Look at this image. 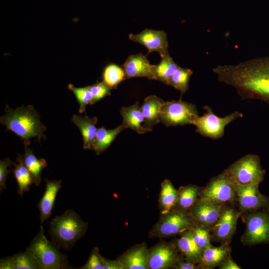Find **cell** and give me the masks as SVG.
Wrapping results in <instances>:
<instances>
[{
    "label": "cell",
    "instance_id": "obj_1",
    "mask_svg": "<svg viewBox=\"0 0 269 269\" xmlns=\"http://www.w3.org/2000/svg\"><path fill=\"white\" fill-rule=\"evenodd\" d=\"M212 71L219 81L234 87L242 100L256 99L269 105V57L218 65Z\"/></svg>",
    "mask_w": 269,
    "mask_h": 269
},
{
    "label": "cell",
    "instance_id": "obj_2",
    "mask_svg": "<svg viewBox=\"0 0 269 269\" xmlns=\"http://www.w3.org/2000/svg\"><path fill=\"white\" fill-rule=\"evenodd\" d=\"M5 114L0 117L1 124L19 136L25 146H28L32 137H37L39 142L46 139L44 132L46 127L40 121L38 112L31 105L16 108L12 110L6 106Z\"/></svg>",
    "mask_w": 269,
    "mask_h": 269
},
{
    "label": "cell",
    "instance_id": "obj_3",
    "mask_svg": "<svg viewBox=\"0 0 269 269\" xmlns=\"http://www.w3.org/2000/svg\"><path fill=\"white\" fill-rule=\"evenodd\" d=\"M87 226L75 211L68 210L51 220L49 233L56 247L68 251L84 236Z\"/></svg>",
    "mask_w": 269,
    "mask_h": 269
},
{
    "label": "cell",
    "instance_id": "obj_4",
    "mask_svg": "<svg viewBox=\"0 0 269 269\" xmlns=\"http://www.w3.org/2000/svg\"><path fill=\"white\" fill-rule=\"evenodd\" d=\"M53 242L44 234L42 225L37 235L26 249L36 260L40 269H60L69 268L66 256L62 254Z\"/></svg>",
    "mask_w": 269,
    "mask_h": 269
},
{
    "label": "cell",
    "instance_id": "obj_5",
    "mask_svg": "<svg viewBox=\"0 0 269 269\" xmlns=\"http://www.w3.org/2000/svg\"><path fill=\"white\" fill-rule=\"evenodd\" d=\"M196 223L189 210L175 207L167 213L160 214L159 220L150 230L149 237H170L190 229Z\"/></svg>",
    "mask_w": 269,
    "mask_h": 269
},
{
    "label": "cell",
    "instance_id": "obj_6",
    "mask_svg": "<svg viewBox=\"0 0 269 269\" xmlns=\"http://www.w3.org/2000/svg\"><path fill=\"white\" fill-rule=\"evenodd\" d=\"M236 184H260L264 179L265 170L260 157L248 154L234 162L225 170Z\"/></svg>",
    "mask_w": 269,
    "mask_h": 269
},
{
    "label": "cell",
    "instance_id": "obj_7",
    "mask_svg": "<svg viewBox=\"0 0 269 269\" xmlns=\"http://www.w3.org/2000/svg\"><path fill=\"white\" fill-rule=\"evenodd\" d=\"M199 197L222 206L234 203L237 201L235 183L225 170L212 178L206 186L200 189Z\"/></svg>",
    "mask_w": 269,
    "mask_h": 269
},
{
    "label": "cell",
    "instance_id": "obj_8",
    "mask_svg": "<svg viewBox=\"0 0 269 269\" xmlns=\"http://www.w3.org/2000/svg\"><path fill=\"white\" fill-rule=\"evenodd\" d=\"M198 116L195 105L180 99L165 102L161 109L159 121L167 127L193 125Z\"/></svg>",
    "mask_w": 269,
    "mask_h": 269
},
{
    "label": "cell",
    "instance_id": "obj_9",
    "mask_svg": "<svg viewBox=\"0 0 269 269\" xmlns=\"http://www.w3.org/2000/svg\"><path fill=\"white\" fill-rule=\"evenodd\" d=\"M203 109L205 113L203 116H198L193 125L196 127L197 133L212 139L222 137L225 127L237 119L243 117L242 113L235 111L221 118L215 115L209 106H205Z\"/></svg>",
    "mask_w": 269,
    "mask_h": 269
},
{
    "label": "cell",
    "instance_id": "obj_10",
    "mask_svg": "<svg viewBox=\"0 0 269 269\" xmlns=\"http://www.w3.org/2000/svg\"><path fill=\"white\" fill-rule=\"evenodd\" d=\"M246 229L241 241L245 245L269 243V213L266 211L252 212L244 217Z\"/></svg>",
    "mask_w": 269,
    "mask_h": 269
},
{
    "label": "cell",
    "instance_id": "obj_11",
    "mask_svg": "<svg viewBox=\"0 0 269 269\" xmlns=\"http://www.w3.org/2000/svg\"><path fill=\"white\" fill-rule=\"evenodd\" d=\"M181 259L175 244L161 241L148 249V264L150 269H173Z\"/></svg>",
    "mask_w": 269,
    "mask_h": 269
},
{
    "label": "cell",
    "instance_id": "obj_12",
    "mask_svg": "<svg viewBox=\"0 0 269 269\" xmlns=\"http://www.w3.org/2000/svg\"><path fill=\"white\" fill-rule=\"evenodd\" d=\"M259 184L240 185L235 183L240 212L269 207V197L262 194L259 190Z\"/></svg>",
    "mask_w": 269,
    "mask_h": 269
},
{
    "label": "cell",
    "instance_id": "obj_13",
    "mask_svg": "<svg viewBox=\"0 0 269 269\" xmlns=\"http://www.w3.org/2000/svg\"><path fill=\"white\" fill-rule=\"evenodd\" d=\"M241 213L233 208L224 206L219 218L212 229L211 239L223 243H229L235 233L237 220Z\"/></svg>",
    "mask_w": 269,
    "mask_h": 269
},
{
    "label": "cell",
    "instance_id": "obj_14",
    "mask_svg": "<svg viewBox=\"0 0 269 269\" xmlns=\"http://www.w3.org/2000/svg\"><path fill=\"white\" fill-rule=\"evenodd\" d=\"M223 206L199 198L189 211L197 223L212 230L219 218Z\"/></svg>",
    "mask_w": 269,
    "mask_h": 269
},
{
    "label": "cell",
    "instance_id": "obj_15",
    "mask_svg": "<svg viewBox=\"0 0 269 269\" xmlns=\"http://www.w3.org/2000/svg\"><path fill=\"white\" fill-rule=\"evenodd\" d=\"M130 39L146 47L148 53L157 52L161 57L168 53V41L166 32L163 30L145 29L139 33H131Z\"/></svg>",
    "mask_w": 269,
    "mask_h": 269
},
{
    "label": "cell",
    "instance_id": "obj_16",
    "mask_svg": "<svg viewBox=\"0 0 269 269\" xmlns=\"http://www.w3.org/2000/svg\"><path fill=\"white\" fill-rule=\"evenodd\" d=\"M148 249L144 243L129 249L118 258L123 269H148Z\"/></svg>",
    "mask_w": 269,
    "mask_h": 269
},
{
    "label": "cell",
    "instance_id": "obj_17",
    "mask_svg": "<svg viewBox=\"0 0 269 269\" xmlns=\"http://www.w3.org/2000/svg\"><path fill=\"white\" fill-rule=\"evenodd\" d=\"M151 66L146 57L142 53L129 56L123 65L125 80L137 77L153 79Z\"/></svg>",
    "mask_w": 269,
    "mask_h": 269
},
{
    "label": "cell",
    "instance_id": "obj_18",
    "mask_svg": "<svg viewBox=\"0 0 269 269\" xmlns=\"http://www.w3.org/2000/svg\"><path fill=\"white\" fill-rule=\"evenodd\" d=\"M45 182V192L37 204L40 211L39 219L42 224L52 215L56 195L62 187L61 180H49L46 179Z\"/></svg>",
    "mask_w": 269,
    "mask_h": 269
},
{
    "label": "cell",
    "instance_id": "obj_19",
    "mask_svg": "<svg viewBox=\"0 0 269 269\" xmlns=\"http://www.w3.org/2000/svg\"><path fill=\"white\" fill-rule=\"evenodd\" d=\"M231 252L229 243H223L218 247L211 246L202 252L199 264L202 269H213L220 266Z\"/></svg>",
    "mask_w": 269,
    "mask_h": 269
},
{
    "label": "cell",
    "instance_id": "obj_20",
    "mask_svg": "<svg viewBox=\"0 0 269 269\" xmlns=\"http://www.w3.org/2000/svg\"><path fill=\"white\" fill-rule=\"evenodd\" d=\"M164 103L155 95H150L144 99L141 111L144 118L142 126L147 132L152 131V127L160 123V113Z\"/></svg>",
    "mask_w": 269,
    "mask_h": 269
},
{
    "label": "cell",
    "instance_id": "obj_21",
    "mask_svg": "<svg viewBox=\"0 0 269 269\" xmlns=\"http://www.w3.org/2000/svg\"><path fill=\"white\" fill-rule=\"evenodd\" d=\"M179 235L175 243L178 251L185 259L199 264L202 251L195 243L190 230H186Z\"/></svg>",
    "mask_w": 269,
    "mask_h": 269
},
{
    "label": "cell",
    "instance_id": "obj_22",
    "mask_svg": "<svg viewBox=\"0 0 269 269\" xmlns=\"http://www.w3.org/2000/svg\"><path fill=\"white\" fill-rule=\"evenodd\" d=\"M71 120L81 133L83 140V148L92 149L97 132L95 126L98 121L97 118H89L86 115L83 117L73 115Z\"/></svg>",
    "mask_w": 269,
    "mask_h": 269
},
{
    "label": "cell",
    "instance_id": "obj_23",
    "mask_svg": "<svg viewBox=\"0 0 269 269\" xmlns=\"http://www.w3.org/2000/svg\"><path fill=\"white\" fill-rule=\"evenodd\" d=\"M0 269H40L33 257L26 251L1 259Z\"/></svg>",
    "mask_w": 269,
    "mask_h": 269
},
{
    "label": "cell",
    "instance_id": "obj_24",
    "mask_svg": "<svg viewBox=\"0 0 269 269\" xmlns=\"http://www.w3.org/2000/svg\"><path fill=\"white\" fill-rule=\"evenodd\" d=\"M120 112L123 118V122L127 128H130L139 134H143L147 132L141 125V123L144 122V118L137 102L132 106L122 107Z\"/></svg>",
    "mask_w": 269,
    "mask_h": 269
},
{
    "label": "cell",
    "instance_id": "obj_25",
    "mask_svg": "<svg viewBox=\"0 0 269 269\" xmlns=\"http://www.w3.org/2000/svg\"><path fill=\"white\" fill-rule=\"evenodd\" d=\"M126 128V125L123 122L121 125L113 130H107L103 127L98 129L92 149L95 151L97 154H100L106 150L116 137Z\"/></svg>",
    "mask_w": 269,
    "mask_h": 269
},
{
    "label": "cell",
    "instance_id": "obj_26",
    "mask_svg": "<svg viewBox=\"0 0 269 269\" xmlns=\"http://www.w3.org/2000/svg\"><path fill=\"white\" fill-rule=\"evenodd\" d=\"M178 195V190L169 180L166 179L161 183L158 200L160 214L166 213L176 207Z\"/></svg>",
    "mask_w": 269,
    "mask_h": 269
},
{
    "label": "cell",
    "instance_id": "obj_27",
    "mask_svg": "<svg viewBox=\"0 0 269 269\" xmlns=\"http://www.w3.org/2000/svg\"><path fill=\"white\" fill-rule=\"evenodd\" d=\"M21 156L25 166L33 178V183L37 186H39L41 181L42 171L47 166L46 160L43 158H37L27 146H25L24 153Z\"/></svg>",
    "mask_w": 269,
    "mask_h": 269
},
{
    "label": "cell",
    "instance_id": "obj_28",
    "mask_svg": "<svg viewBox=\"0 0 269 269\" xmlns=\"http://www.w3.org/2000/svg\"><path fill=\"white\" fill-rule=\"evenodd\" d=\"M159 64L151 66V72L153 79L158 80L166 85L170 76L179 68L169 53L162 56Z\"/></svg>",
    "mask_w": 269,
    "mask_h": 269
},
{
    "label": "cell",
    "instance_id": "obj_29",
    "mask_svg": "<svg viewBox=\"0 0 269 269\" xmlns=\"http://www.w3.org/2000/svg\"><path fill=\"white\" fill-rule=\"evenodd\" d=\"M16 160L18 163H14L15 167L13 172L18 186L17 192L22 196L25 192L29 190V186L33 183V180L23 162L21 155L18 154Z\"/></svg>",
    "mask_w": 269,
    "mask_h": 269
},
{
    "label": "cell",
    "instance_id": "obj_30",
    "mask_svg": "<svg viewBox=\"0 0 269 269\" xmlns=\"http://www.w3.org/2000/svg\"><path fill=\"white\" fill-rule=\"evenodd\" d=\"M200 189L199 187L195 185L190 184L180 187L178 189L176 207L189 210L198 199Z\"/></svg>",
    "mask_w": 269,
    "mask_h": 269
},
{
    "label": "cell",
    "instance_id": "obj_31",
    "mask_svg": "<svg viewBox=\"0 0 269 269\" xmlns=\"http://www.w3.org/2000/svg\"><path fill=\"white\" fill-rule=\"evenodd\" d=\"M192 73V70L179 66L169 78L167 85L180 91L182 95L188 90L189 81Z\"/></svg>",
    "mask_w": 269,
    "mask_h": 269
},
{
    "label": "cell",
    "instance_id": "obj_32",
    "mask_svg": "<svg viewBox=\"0 0 269 269\" xmlns=\"http://www.w3.org/2000/svg\"><path fill=\"white\" fill-rule=\"evenodd\" d=\"M103 81L108 86L116 89L117 85L125 80L123 69L115 64H110L104 69Z\"/></svg>",
    "mask_w": 269,
    "mask_h": 269
},
{
    "label": "cell",
    "instance_id": "obj_33",
    "mask_svg": "<svg viewBox=\"0 0 269 269\" xmlns=\"http://www.w3.org/2000/svg\"><path fill=\"white\" fill-rule=\"evenodd\" d=\"M193 239L202 252L207 248L212 246L210 243L211 236V229L198 223L195 224L190 229Z\"/></svg>",
    "mask_w": 269,
    "mask_h": 269
},
{
    "label": "cell",
    "instance_id": "obj_34",
    "mask_svg": "<svg viewBox=\"0 0 269 269\" xmlns=\"http://www.w3.org/2000/svg\"><path fill=\"white\" fill-rule=\"evenodd\" d=\"M68 88L74 93L79 104V112L80 113L84 112L87 105H91L93 99L90 86L77 88L69 84L68 85Z\"/></svg>",
    "mask_w": 269,
    "mask_h": 269
},
{
    "label": "cell",
    "instance_id": "obj_35",
    "mask_svg": "<svg viewBox=\"0 0 269 269\" xmlns=\"http://www.w3.org/2000/svg\"><path fill=\"white\" fill-rule=\"evenodd\" d=\"M93 99L91 105L100 101L105 97L111 95V90L114 89L108 86L104 81L90 86Z\"/></svg>",
    "mask_w": 269,
    "mask_h": 269
},
{
    "label": "cell",
    "instance_id": "obj_36",
    "mask_svg": "<svg viewBox=\"0 0 269 269\" xmlns=\"http://www.w3.org/2000/svg\"><path fill=\"white\" fill-rule=\"evenodd\" d=\"M79 269H103L102 256L99 254L98 247L93 248L87 263Z\"/></svg>",
    "mask_w": 269,
    "mask_h": 269
},
{
    "label": "cell",
    "instance_id": "obj_37",
    "mask_svg": "<svg viewBox=\"0 0 269 269\" xmlns=\"http://www.w3.org/2000/svg\"><path fill=\"white\" fill-rule=\"evenodd\" d=\"M14 162H12L9 158H6L4 160L0 161V191L4 188L6 189V180L7 175L11 172V170L7 169V167L13 165Z\"/></svg>",
    "mask_w": 269,
    "mask_h": 269
},
{
    "label": "cell",
    "instance_id": "obj_38",
    "mask_svg": "<svg viewBox=\"0 0 269 269\" xmlns=\"http://www.w3.org/2000/svg\"><path fill=\"white\" fill-rule=\"evenodd\" d=\"M187 260L186 259H181L174 267L175 269H202L200 265Z\"/></svg>",
    "mask_w": 269,
    "mask_h": 269
},
{
    "label": "cell",
    "instance_id": "obj_39",
    "mask_svg": "<svg viewBox=\"0 0 269 269\" xmlns=\"http://www.w3.org/2000/svg\"><path fill=\"white\" fill-rule=\"evenodd\" d=\"M103 269H123V267L118 259L110 260L102 256Z\"/></svg>",
    "mask_w": 269,
    "mask_h": 269
},
{
    "label": "cell",
    "instance_id": "obj_40",
    "mask_svg": "<svg viewBox=\"0 0 269 269\" xmlns=\"http://www.w3.org/2000/svg\"><path fill=\"white\" fill-rule=\"evenodd\" d=\"M220 269H242L232 259L230 255L219 266Z\"/></svg>",
    "mask_w": 269,
    "mask_h": 269
}]
</instances>
